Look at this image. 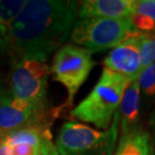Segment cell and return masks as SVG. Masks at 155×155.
<instances>
[{"mask_svg": "<svg viewBox=\"0 0 155 155\" xmlns=\"http://www.w3.org/2000/svg\"><path fill=\"white\" fill-rule=\"evenodd\" d=\"M79 4L71 0H29L9 24L11 51L20 61H45L71 35Z\"/></svg>", "mask_w": 155, "mask_h": 155, "instance_id": "cell-1", "label": "cell"}, {"mask_svg": "<svg viewBox=\"0 0 155 155\" xmlns=\"http://www.w3.org/2000/svg\"><path fill=\"white\" fill-rule=\"evenodd\" d=\"M130 83L125 76L104 68L94 89L71 114L81 121L93 124L98 129L108 130Z\"/></svg>", "mask_w": 155, "mask_h": 155, "instance_id": "cell-2", "label": "cell"}, {"mask_svg": "<svg viewBox=\"0 0 155 155\" xmlns=\"http://www.w3.org/2000/svg\"><path fill=\"white\" fill-rule=\"evenodd\" d=\"M120 111L108 130L100 131L77 122H66L57 139L60 155H114L118 137Z\"/></svg>", "mask_w": 155, "mask_h": 155, "instance_id": "cell-3", "label": "cell"}, {"mask_svg": "<svg viewBox=\"0 0 155 155\" xmlns=\"http://www.w3.org/2000/svg\"><path fill=\"white\" fill-rule=\"evenodd\" d=\"M138 30L130 18H83L77 20L71 39L91 52L114 48Z\"/></svg>", "mask_w": 155, "mask_h": 155, "instance_id": "cell-4", "label": "cell"}, {"mask_svg": "<svg viewBox=\"0 0 155 155\" xmlns=\"http://www.w3.org/2000/svg\"><path fill=\"white\" fill-rule=\"evenodd\" d=\"M49 73V67L42 61H16L11 74V97L25 102L36 112L45 115Z\"/></svg>", "mask_w": 155, "mask_h": 155, "instance_id": "cell-5", "label": "cell"}, {"mask_svg": "<svg viewBox=\"0 0 155 155\" xmlns=\"http://www.w3.org/2000/svg\"><path fill=\"white\" fill-rule=\"evenodd\" d=\"M92 54L93 52L81 46L66 45L61 46L54 55L51 66L54 80L67 89L69 94L68 103L70 105L96 66Z\"/></svg>", "mask_w": 155, "mask_h": 155, "instance_id": "cell-6", "label": "cell"}, {"mask_svg": "<svg viewBox=\"0 0 155 155\" xmlns=\"http://www.w3.org/2000/svg\"><path fill=\"white\" fill-rule=\"evenodd\" d=\"M45 115L40 114L23 101L3 96L0 99V136L3 137L14 130L36 128L48 130L45 125Z\"/></svg>", "mask_w": 155, "mask_h": 155, "instance_id": "cell-7", "label": "cell"}, {"mask_svg": "<svg viewBox=\"0 0 155 155\" xmlns=\"http://www.w3.org/2000/svg\"><path fill=\"white\" fill-rule=\"evenodd\" d=\"M138 33L139 30L114 48L104 60L105 68L125 76L130 82L137 80L142 72Z\"/></svg>", "mask_w": 155, "mask_h": 155, "instance_id": "cell-8", "label": "cell"}, {"mask_svg": "<svg viewBox=\"0 0 155 155\" xmlns=\"http://www.w3.org/2000/svg\"><path fill=\"white\" fill-rule=\"evenodd\" d=\"M137 0H86L80 2L78 16L83 18H130Z\"/></svg>", "mask_w": 155, "mask_h": 155, "instance_id": "cell-9", "label": "cell"}, {"mask_svg": "<svg viewBox=\"0 0 155 155\" xmlns=\"http://www.w3.org/2000/svg\"><path fill=\"white\" fill-rule=\"evenodd\" d=\"M114 155H154L153 140L149 133L137 126L121 135Z\"/></svg>", "mask_w": 155, "mask_h": 155, "instance_id": "cell-10", "label": "cell"}, {"mask_svg": "<svg viewBox=\"0 0 155 155\" xmlns=\"http://www.w3.org/2000/svg\"><path fill=\"white\" fill-rule=\"evenodd\" d=\"M140 85L138 79L129 84L123 95L120 104L121 114V130L122 134L137 127L139 118V108H140Z\"/></svg>", "mask_w": 155, "mask_h": 155, "instance_id": "cell-11", "label": "cell"}, {"mask_svg": "<svg viewBox=\"0 0 155 155\" xmlns=\"http://www.w3.org/2000/svg\"><path fill=\"white\" fill-rule=\"evenodd\" d=\"M51 137L49 130H39L36 128H22L14 130L0 139V144H5L9 147H13L19 144H28L39 147L43 139Z\"/></svg>", "mask_w": 155, "mask_h": 155, "instance_id": "cell-12", "label": "cell"}, {"mask_svg": "<svg viewBox=\"0 0 155 155\" xmlns=\"http://www.w3.org/2000/svg\"><path fill=\"white\" fill-rule=\"evenodd\" d=\"M131 19L139 31H155V0H137Z\"/></svg>", "mask_w": 155, "mask_h": 155, "instance_id": "cell-13", "label": "cell"}, {"mask_svg": "<svg viewBox=\"0 0 155 155\" xmlns=\"http://www.w3.org/2000/svg\"><path fill=\"white\" fill-rule=\"evenodd\" d=\"M142 71L155 61V31L138 33Z\"/></svg>", "mask_w": 155, "mask_h": 155, "instance_id": "cell-14", "label": "cell"}, {"mask_svg": "<svg viewBox=\"0 0 155 155\" xmlns=\"http://www.w3.org/2000/svg\"><path fill=\"white\" fill-rule=\"evenodd\" d=\"M24 0H9V1H0V22L9 26L12 20L19 14L25 5Z\"/></svg>", "mask_w": 155, "mask_h": 155, "instance_id": "cell-15", "label": "cell"}, {"mask_svg": "<svg viewBox=\"0 0 155 155\" xmlns=\"http://www.w3.org/2000/svg\"><path fill=\"white\" fill-rule=\"evenodd\" d=\"M141 91L147 96L155 95V61L142 71L138 78Z\"/></svg>", "mask_w": 155, "mask_h": 155, "instance_id": "cell-16", "label": "cell"}, {"mask_svg": "<svg viewBox=\"0 0 155 155\" xmlns=\"http://www.w3.org/2000/svg\"><path fill=\"white\" fill-rule=\"evenodd\" d=\"M11 51V41H10V32L9 26L0 22V57Z\"/></svg>", "mask_w": 155, "mask_h": 155, "instance_id": "cell-17", "label": "cell"}, {"mask_svg": "<svg viewBox=\"0 0 155 155\" xmlns=\"http://www.w3.org/2000/svg\"><path fill=\"white\" fill-rule=\"evenodd\" d=\"M40 148L28 144H19L11 147V155H40Z\"/></svg>", "mask_w": 155, "mask_h": 155, "instance_id": "cell-18", "label": "cell"}, {"mask_svg": "<svg viewBox=\"0 0 155 155\" xmlns=\"http://www.w3.org/2000/svg\"><path fill=\"white\" fill-rule=\"evenodd\" d=\"M0 155H11V147L5 144H0Z\"/></svg>", "mask_w": 155, "mask_h": 155, "instance_id": "cell-19", "label": "cell"}, {"mask_svg": "<svg viewBox=\"0 0 155 155\" xmlns=\"http://www.w3.org/2000/svg\"><path fill=\"white\" fill-rule=\"evenodd\" d=\"M3 96H4V94L2 93V91H1V88H0V99H1Z\"/></svg>", "mask_w": 155, "mask_h": 155, "instance_id": "cell-20", "label": "cell"}, {"mask_svg": "<svg viewBox=\"0 0 155 155\" xmlns=\"http://www.w3.org/2000/svg\"><path fill=\"white\" fill-rule=\"evenodd\" d=\"M40 155H41V154H40Z\"/></svg>", "mask_w": 155, "mask_h": 155, "instance_id": "cell-21", "label": "cell"}]
</instances>
